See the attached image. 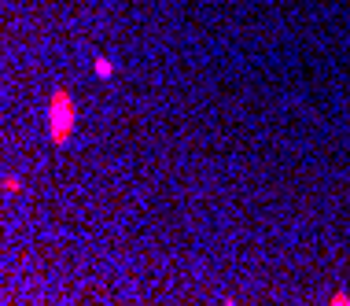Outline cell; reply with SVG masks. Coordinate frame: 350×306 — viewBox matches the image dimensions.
<instances>
[{
  "label": "cell",
  "instance_id": "obj_1",
  "mask_svg": "<svg viewBox=\"0 0 350 306\" xmlns=\"http://www.w3.org/2000/svg\"><path fill=\"white\" fill-rule=\"evenodd\" d=\"M74 100L67 97V89H55L52 100H49V137L55 144H67L70 140V129H74Z\"/></svg>",
  "mask_w": 350,
  "mask_h": 306
},
{
  "label": "cell",
  "instance_id": "obj_3",
  "mask_svg": "<svg viewBox=\"0 0 350 306\" xmlns=\"http://www.w3.org/2000/svg\"><path fill=\"white\" fill-rule=\"evenodd\" d=\"M332 303H336V306H350V295H347V292H336Z\"/></svg>",
  "mask_w": 350,
  "mask_h": 306
},
{
  "label": "cell",
  "instance_id": "obj_2",
  "mask_svg": "<svg viewBox=\"0 0 350 306\" xmlns=\"http://www.w3.org/2000/svg\"><path fill=\"white\" fill-rule=\"evenodd\" d=\"M92 71H96V78H103V81H107L111 74H115V63H111L107 55H96V60H92Z\"/></svg>",
  "mask_w": 350,
  "mask_h": 306
}]
</instances>
